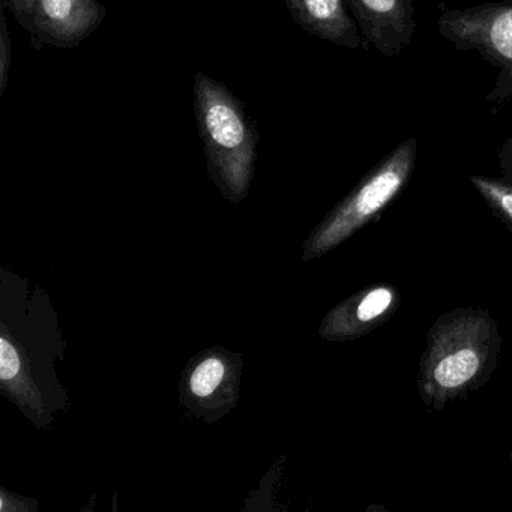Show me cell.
<instances>
[{
    "label": "cell",
    "mask_w": 512,
    "mask_h": 512,
    "mask_svg": "<svg viewBox=\"0 0 512 512\" xmlns=\"http://www.w3.org/2000/svg\"><path fill=\"white\" fill-rule=\"evenodd\" d=\"M502 341L499 322L485 308L440 314L419 358L416 386L424 406L439 412L484 386L499 367Z\"/></svg>",
    "instance_id": "obj_1"
},
{
    "label": "cell",
    "mask_w": 512,
    "mask_h": 512,
    "mask_svg": "<svg viewBox=\"0 0 512 512\" xmlns=\"http://www.w3.org/2000/svg\"><path fill=\"white\" fill-rule=\"evenodd\" d=\"M193 100L209 173L224 196L238 202L253 181L259 145L256 125L244 103L206 74L194 77Z\"/></svg>",
    "instance_id": "obj_2"
},
{
    "label": "cell",
    "mask_w": 512,
    "mask_h": 512,
    "mask_svg": "<svg viewBox=\"0 0 512 512\" xmlns=\"http://www.w3.org/2000/svg\"><path fill=\"white\" fill-rule=\"evenodd\" d=\"M418 140L401 142L326 215L305 244L304 260L319 259L380 220L383 212L406 190L415 172Z\"/></svg>",
    "instance_id": "obj_3"
},
{
    "label": "cell",
    "mask_w": 512,
    "mask_h": 512,
    "mask_svg": "<svg viewBox=\"0 0 512 512\" xmlns=\"http://www.w3.org/2000/svg\"><path fill=\"white\" fill-rule=\"evenodd\" d=\"M439 34L461 52H475L497 68L490 103L512 100V0L443 11Z\"/></svg>",
    "instance_id": "obj_4"
},
{
    "label": "cell",
    "mask_w": 512,
    "mask_h": 512,
    "mask_svg": "<svg viewBox=\"0 0 512 512\" xmlns=\"http://www.w3.org/2000/svg\"><path fill=\"white\" fill-rule=\"evenodd\" d=\"M401 301L403 296L394 284L364 287L326 314L320 325V337L328 341H350L371 334L394 317Z\"/></svg>",
    "instance_id": "obj_5"
},
{
    "label": "cell",
    "mask_w": 512,
    "mask_h": 512,
    "mask_svg": "<svg viewBox=\"0 0 512 512\" xmlns=\"http://www.w3.org/2000/svg\"><path fill=\"white\" fill-rule=\"evenodd\" d=\"M106 16V7L98 0H34L31 32L50 46L74 49Z\"/></svg>",
    "instance_id": "obj_6"
},
{
    "label": "cell",
    "mask_w": 512,
    "mask_h": 512,
    "mask_svg": "<svg viewBox=\"0 0 512 512\" xmlns=\"http://www.w3.org/2000/svg\"><path fill=\"white\" fill-rule=\"evenodd\" d=\"M362 37L383 56H397L416 32L413 0H347Z\"/></svg>",
    "instance_id": "obj_7"
},
{
    "label": "cell",
    "mask_w": 512,
    "mask_h": 512,
    "mask_svg": "<svg viewBox=\"0 0 512 512\" xmlns=\"http://www.w3.org/2000/svg\"><path fill=\"white\" fill-rule=\"evenodd\" d=\"M286 7L307 34L349 50L361 49L364 37L347 0H286Z\"/></svg>",
    "instance_id": "obj_8"
},
{
    "label": "cell",
    "mask_w": 512,
    "mask_h": 512,
    "mask_svg": "<svg viewBox=\"0 0 512 512\" xmlns=\"http://www.w3.org/2000/svg\"><path fill=\"white\" fill-rule=\"evenodd\" d=\"M0 379L5 391H10L17 403L23 407L28 406L29 410L38 415L43 413V401L40 391L29 376L26 356L16 341L8 337L7 331H4L0 340Z\"/></svg>",
    "instance_id": "obj_9"
},
{
    "label": "cell",
    "mask_w": 512,
    "mask_h": 512,
    "mask_svg": "<svg viewBox=\"0 0 512 512\" xmlns=\"http://www.w3.org/2000/svg\"><path fill=\"white\" fill-rule=\"evenodd\" d=\"M470 184L484 200L491 214L502 221L509 232H512V185L502 176L491 178V176L482 175L470 176Z\"/></svg>",
    "instance_id": "obj_10"
},
{
    "label": "cell",
    "mask_w": 512,
    "mask_h": 512,
    "mask_svg": "<svg viewBox=\"0 0 512 512\" xmlns=\"http://www.w3.org/2000/svg\"><path fill=\"white\" fill-rule=\"evenodd\" d=\"M229 377V364L220 356H209L203 359L191 373L188 386L194 397L211 398L223 388Z\"/></svg>",
    "instance_id": "obj_11"
},
{
    "label": "cell",
    "mask_w": 512,
    "mask_h": 512,
    "mask_svg": "<svg viewBox=\"0 0 512 512\" xmlns=\"http://www.w3.org/2000/svg\"><path fill=\"white\" fill-rule=\"evenodd\" d=\"M11 62H13V40L8 31L4 11L0 17V95L4 94L10 80Z\"/></svg>",
    "instance_id": "obj_12"
},
{
    "label": "cell",
    "mask_w": 512,
    "mask_h": 512,
    "mask_svg": "<svg viewBox=\"0 0 512 512\" xmlns=\"http://www.w3.org/2000/svg\"><path fill=\"white\" fill-rule=\"evenodd\" d=\"M5 7L13 11L14 17L19 20L23 28L31 32L32 8H34V0H2Z\"/></svg>",
    "instance_id": "obj_13"
},
{
    "label": "cell",
    "mask_w": 512,
    "mask_h": 512,
    "mask_svg": "<svg viewBox=\"0 0 512 512\" xmlns=\"http://www.w3.org/2000/svg\"><path fill=\"white\" fill-rule=\"evenodd\" d=\"M497 163L506 182L512 185V136L508 137L497 151Z\"/></svg>",
    "instance_id": "obj_14"
},
{
    "label": "cell",
    "mask_w": 512,
    "mask_h": 512,
    "mask_svg": "<svg viewBox=\"0 0 512 512\" xmlns=\"http://www.w3.org/2000/svg\"><path fill=\"white\" fill-rule=\"evenodd\" d=\"M511 472H512V446H511Z\"/></svg>",
    "instance_id": "obj_15"
}]
</instances>
